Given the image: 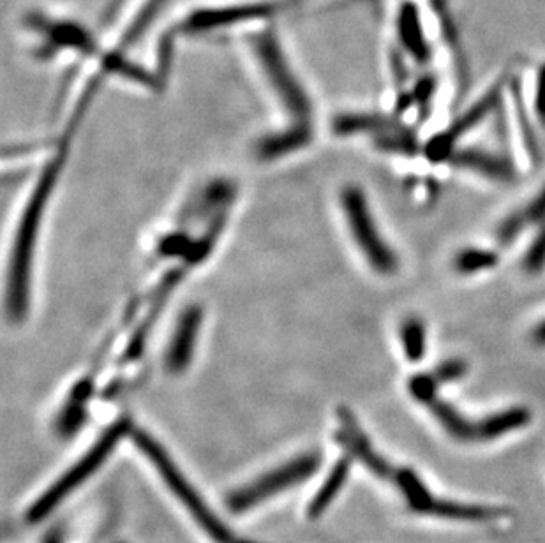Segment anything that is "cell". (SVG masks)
<instances>
[{"instance_id":"obj_1","label":"cell","mask_w":545,"mask_h":543,"mask_svg":"<svg viewBox=\"0 0 545 543\" xmlns=\"http://www.w3.org/2000/svg\"><path fill=\"white\" fill-rule=\"evenodd\" d=\"M62 163H64V154H59L52 163L46 166L45 172L39 177L38 186L34 187V193L23 210L20 224H18L8 284V313L13 321L22 320L29 309L32 253H34V246H36V239H38L41 217L45 212L48 198L52 194L53 184L59 177Z\"/></svg>"},{"instance_id":"obj_2","label":"cell","mask_w":545,"mask_h":543,"mask_svg":"<svg viewBox=\"0 0 545 543\" xmlns=\"http://www.w3.org/2000/svg\"><path fill=\"white\" fill-rule=\"evenodd\" d=\"M133 441L136 447L142 450L145 457L149 459L150 464L156 468L159 477L163 478L166 487L175 494L184 505L187 514L195 519L196 524L207 533V535L216 543H240L242 538L233 535L230 529L224 526V522L214 514V510L207 505V501L196 492L195 487L187 480L177 464L172 461V457L166 454L165 448L157 443L156 439L149 436L147 432H133Z\"/></svg>"},{"instance_id":"obj_3","label":"cell","mask_w":545,"mask_h":543,"mask_svg":"<svg viewBox=\"0 0 545 543\" xmlns=\"http://www.w3.org/2000/svg\"><path fill=\"white\" fill-rule=\"evenodd\" d=\"M127 432H129L127 420H119L117 424L110 425L103 432V436L96 441V445L90 448L89 452L83 455L73 468L66 471L52 487H48L30 505L27 510V521L39 522L52 514L53 510L68 498L71 492H75L85 480H89L105 464L108 455L112 454L115 447L119 445L120 439L124 438Z\"/></svg>"},{"instance_id":"obj_4","label":"cell","mask_w":545,"mask_h":543,"mask_svg":"<svg viewBox=\"0 0 545 543\" xmlns=\"http://www.w3.org/2000/svg\"><path fill=\"white\" fill-rule=\"evenodd\" d=\"M341 201L351 237L366 256L367 263L381 276L396 274L399 267L397 254L390 249L387 240L381 237L373 212L369 209L366 194L362 193L359 187H346L341 194Z\"/></svg>"},{"instance_id":"obj_5","label":"cell","mask_w":545,"mask_h":543,"mask_svg":"<svg viewBox=\"0 0 545 543\" xmlns=\"http://www.w3.org/2000/svg\"><path fill=\"white\" fill-rule=\"evenodd\" d=\"M320 462L322 461L316 454L302 455L299 459L286 462L274 471L256 478L251 484L233 491L226 499V505L233 514H246L279 492L288 491L307 478L313 477L320 468Z\"/></svg>"},{"instance_id":"obj_6","label":"cell","mask_w":545,"mask_h":543,"mask_svg":"<svg viewBox=\"0 0 545 543\" xmlns=\"http://www.w3.org/2000/svg\"><path fill=\"white\" fill-rule=\"evenodd\" d=\"M253 48L260 59L265 75L269 78L272 89L276 90L286 110L299 120V124H307L311 115V103L299 80L295 78L292 69L288 66L276 36L272 32H262L254 36Z\"/></svg>"},{"instance_id":"obj_7","label":"cell","mask_w":545,"mask_h":543,"mask_svg":"<svg viewBox=\"0 0 545 543\" xmlns=\"http://www.w3.org/2000/svg\"><path fill=\"white\" fill-rule=\"evenodd\" d=\"M500 85L489 90L486 96L471 106L468 112L463 113L459 119L447 127L443 133L436 134L424 147V154L431 163H445L456 152V143L463 138L464 134L470 133V129L486 119L489 113L493 112L494 106L500 101Z\"/></svg>"},{"instance_id":"obj_8","label":"cell","mask_w":545,"mask_h":543,"mask_svg":"<svg viewBox=\"0 0 545 543\" xmlns=\"http://www.w3.org/2000/svg\"><path fill=\"white\" fill-rule=\"evenodd\" d=\"M302 0H270L260 4H244V6H230V8L202 9L187 18L182 30L198 32V30L216 29L233 23L249 22L256 18L276 15L281 11L299 6Z\"/></svg>"},{"instance_id":"obj_9","label":"cell","mask_w":545,"mask_h":543,"mask_svg":"<svg viewBox=\"0 0 545 543\" xmlns=\"http://www.w3.org/2000/svg\"><path fill=\"white\" fill-rule=\"evenodd\" d=\"M339 418H341V431L337 432V439H339L337 443H341L346 448V452L353 459L362 462L373 475L383 478V480H390L396 468H392L389 462L374 452L369 439L357 425L355 418H351V415H348L346 411H343Z\"/></svg>"},{"instance_id":"obj_10","label":"cell","mask_w":545,"mask_h":543,"mask_svg":"<svg viewBox=\"0 0 545 543\" xmlns=\"http://www.w3.org/2000/svg\"><path fill=\"white\" fill-rule=\"evenodd\" d=\"M202 325V311L198 307H189L180 316L177 328L173 332L172 344L166 351L165 365L172 374L186 371L187 365L195 353V341Z\"/></svg>"},{"instance_id":"obj_11","label":"cell","mask_w":545,"mask_h":543,"mask_svg":"<svg viewBox=\"0 0 545 543\" xmlns=\"http://www.w3.org/2000/svg\"><path fill=\"white\" fill-rule=\"evenodd\" d=\"M450 164L463 170H471L487 179L498 180V182H508L514 179V168L507 159L486 152V150L466 149L457 150L454 156L450 157Z\"/></svg>"},{"instance_id":"obj_12","label":"cell","mask_w":545,"mask_h":543,"mask_svg":"<svg viewBox=\"0 0 545 543\" xmlns=\"http://www.w3.org/2000/svg\"><path fill=\"white\" fill-rule=\"evenodd\" d=\"M390 480L396 485L397 491L401 492L404 503L413 514L431 517L438 498L427 487L426 482L417 475V471L411 468L394 469V475Z\"/></svg>"},{"instance_id":"obj_13","label":"cell","mask_w":545,"mask_h":543,"mask_svg":"<svg viewBox=\"0 0 545 543\" xmlns=\"http://www.w3.org/2000/svg\"><path fill=\"white\" fill-rule=\"evenodd\" d=\"M531 418H533L531 411L524 406H512L508 410L487 415L477 422L478 443H487L512 432L521 431L526 425H530Z\"/></svg>"},{"instance_id":"obj_14","label":"cell","mask_w":545,"mask_h":543,"mask_svg":"<svg viewBox=\"0 0 545 543\" xmlns=\"http://www.w3.org/2000/svg\"><path fill=\"white\" fill-rule=\"evenodd\" d=\"M545 223V186L538 196H535L533 200L523 207L521 210H517L514 214L505 217L503 223L498 226V240L503 246H510L514 240L523 233L531 224H544Z\"/></svg>"},{"instance_id":"obj_15","label":"cell","mask_w":545,"mask_h":543,"mask_svg":"<svg viewBox=\"0 0 545 543\" xmlns=\"http://www.w3.org/2000/svg\"><path fill=\"white\" fill-rule=\"evenodd\" d=\"M399 38L415 59L419 62H427L429 46H427L426 36L422 32L419 11L411 2H406L399 13Z\"/></svg>"},{"instance_id":"obj_16","label":"cell","mask_w":545,"mask_h":543,"mask_svg":"<svg viewBox=\"0 0 545 543\" xmlns=\"http://www.w3.org/2000/svg\"><path fill=\"white\" fill-rule=\"evenodd\" d=\"M429 410L433 413V417L438 420V424L443 427V431L447 432L450 438L461 441V443H475L477 439V424L470 422L468 418H464L456 408H452L441 399H436L433 404H429Z\"/></svg>"},{"instance_id":"obj_17","label":"cell","mask_w":545,"mask_h":543,"mask_svg":"<svg viewBox=\"0 0 545 543\" xmlns=\"http://www.w3.org/2000/svg\"><path fill=\"white\" fill-rule=\"evenodd\" d=\"M348 473H350V462L346 461V459L337 462L336 466L332 468L329 477L325 478L322 487L316 491L313 501L307 506V515L311 519L320 517L334 503L337 494L341 492L344 484H346Z\"/></svg>"},{"instance_id":"obj_18","label":"cell","mask_w":545,"mask_h":543,"mask_svg":"<svg viewBox=\"0 0 545 543\" xmlns=\"http://www.w3.org/2000/svg\"><path fill=\"white\" fill-rule=\"evenodd\" d=\"M311 140V131L307 124H297V126L288 129L286 133L274 134L265 138L258 145V156L262 159H276V157L290 154L293 150L304 147Z\"/></svg>"},{"instance_id":"obj_19","label":"cell","mask_w":545,"mask_h":543,"mask_svg":"<svg viewBox=\"0 0 545 543\" xmlns=\"http://www.w3.org/2000/svg\"><path fill=\"white\" fill-rule=\"evenodd\" d=\"M36 29L43 30L50 36L53 48L71 46L85 53L94 52V43L89 34L73 23H48L43 18H39Z\"/></svg>"},{"instance_id":"obj_20","label":"cell","mask_w":545,"mask_h":543,"mask_svg":"<svg viewBox=\"0 0 545 543\" xmlns=\"http://www.w3.org/2000/svg\"><path fill=\"white\" fill-rule=\"evenodd\" d=\"M498 263H500V256L494 251L480 249V247H464L454 256L452 267L461 276H477L486 270L498 267Z\"/></svg>"},{"instance_id":"obj_21","label":"cell","mask_w":545,"mask_h":543,"mask_svg":"<svg viewBox=\"0 0 545 543\" xmlns=\"http://www.w3.org/2000/svg\"><path fill=\"white\" fill-rule=\"evenodd\" d=\"M401 344L408 362L413 364L420 362L427 351L426 323L417 316L406 318L401 325Z\"/></svg>"},{"instance_id":"obj_22","label":"cell","mask_w":545,"mask_h":543,"mask_svg":"<svg viewBox=\"0 0 545 543\" xmlns=\"http://www.w3.org/2000/svg\"><path fill=\"white\" fill-rule=\"evenodd\" d=\"M397 126L389 119L378 115H343L336 120L334 131L337 134L380 133L396 131Z\"/></svg>"},{"instance_id":"obj_23","label":"cell","mask_w":545,"mask_h":543,"mask_svg":"<svg viewBox=\"0 0 545 543\" xmlns=\"http://www.w3.org/2000/svg\"><path fill=\"white\" fill-rule=\"evenodd\" d=\"M438 388L440 383L436 380L434 374H417L408 381V390H410L411 397L420 404H433L438 397Z\"/></svg>"},{"instance_id":"obj_24","label":"cell","mask_w":545,"mask_h":543,"mask_svg":"<svg viewBox=\"0 0 545 543\" xmlns=\"http://www.w3.org/2000/svg\"><path fill=\"white\" fill-rule=\"evenodd\" d=\"M545 268V223L540 224L535 239L524 254L523 270L530 276H537Z\"/></svg>"},{"instance_id":"obj_25","label":"cell","mask_w":545,"mask_h":543,"mask_svg":"<svg viewBox=\"0 0 545 543\" xmlns=\"http://www.w3.org/2000/svg\"><path fill=\"white\" fill-rule=\"evenodd\" d=\"M466 372H468V364L461 358H452L438 365L433 374L440 385H445V383L461 380Z\"/></svg>"},{"instance_id":"obj_26","label":"cell","mask_w":545,"mask_h":543,"mask_svg":"<svg viewBox=\"0 0 545 543\" xmlns=\"http://www.w3.org/2000/svg\"><path fill=\"white\" fill-rule=\"evenodd\" d=\"M535 110H537L538 120L545 124V66L542 67L538 75L537 94H535Z\"/></svg>"},{"instance_id":"obj_27","label":"cell","mask_w":545,"mask_h":543,"mask_svg":"<svg viewBox=\"0 0 545 543\" xmlns=\"http://www.w3.org/2000/svg\"><path fill=\"white\" fill-rule=\"evenodd\" d=\"M434 87H436V83H434L433 78H424V80L415 87V97L419 99L420 105H426L427 101H429V97L433 96Z\"/></svg>"},{"instance_id":"obj_28","label":"cell","mask_w":545,"mask_h":543,"mask_svg":"<svg viewBox=\"0 0 545 543\" xmlns=\"http://www.w3.org/2000/svg\"><path fill=\"white\" fill-rule=\"evenodd\" d=\"M163 251L166 254H184L186 251V239L184 237H170L163 242Z\"/></svg>"},{"instance_id":"obj_29","label":"cell","mask_w":545,"mask_h":543,"mask_svg":"<svg viewBox=\"0 0 545 543\" xmlns=\"http://www.w3.org/2000/svg\"><path fill=\"white\" fill-rule=\"evenodd\" d=\"M531 341L535 346H540V348H545V320L542 323H538L533 334H531Z\"/></svg>"}]
</instances>
